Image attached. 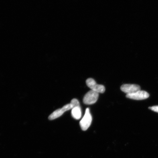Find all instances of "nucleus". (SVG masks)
Wrapping results in <instances>:
<instances>
[{"instance_id":"9","label":"nucleus","mask_w":158,"mask_h":158,"mask_svg":"<svg viewBox=\"0 0 158 158\" xmlns=\"http://www.w3.org/2000/svg\"><path fill=\"white\" fill-rule=\"evenodd\" d=\"M149 109L154 112L158 113V106H151V107H149Z\"/></svg>"},{"instance_id":"1","label":"nucleus","mask_w":158,"mask_h":158,"mask_svg":"<svg viewBox=\"0 0 158 158\" xmlns=\"http://www.w3.org/2000/svg\"><path fill=\"white\" fill-rule=\"evenodd\" d=\"M92 118L90 112V110L87 108L85 113L80 123L81 128L83 131H86L88 129L91 124Z\"/></svg>"},{"instance_id":"5","label":"nucleus","mask_w":158,"mask_h":158,"mask_svg":"<svg viewBox=\"0 0 158 158\" xmlns=\"http://www.w3.org/2000/svg\"><path fill=\"white\" fill-rule=\"evenodd\" d=\"M126 98L135 100H143L148 98L149 94L145 91L139 90L133 93L126 94Z\"/></svg>"},{"instance_id":"4","label":"nucleus","mask_w":158,"mask_h":158,"mask_svg":"<svg viewBox=\"0 0 158 158\" xmlns=\"http://www.w3.org/2000/svg\"><path fill=\"white\" fill-rule=\"evenodd\" d=\"M73 108L72 104L71 103L67 104L63 106L62 108L58 109L55 110L49 116L48 119L50 120L56 119L62 116L64 113V112L72 109Z\"/></svg>"},{"instance_id":"6","label":"nucleus","mask_w":158,"mask_h":158,"mask_svg":"<svg viewBox=\"0 0 158 158\" xmlns=\"http://www.w3.org/2000/svg\"><path fill=\"white\" fill-rule=\"evenodd\" d=\"M120 89L122 92L128 94L133 93L140 90L141 87L138 85L125 84L122 85Z\"/></svg>"},{"instance_id":"3","label":"nucleus","mask_w":158,"mask_h":158,"mask_svg":"<svg viewBox=\"0 0 158 158\" xmlns=\"http://www.w3.org/2000/svg\"><path fill=\"white\" fill-rule=\"evenodd\" d=\"M98 96V93L91 90L85 95L83 98L84 103L86 105L94 104L97 101Z\"/></svg>"},{"instance_id":"7","label":"nucleus","mask_w":158,"mask_h":158,"mask_svg":"<svg viewBox=\"0 0 158 158\" xmlns=\"http://www.w3.org/2000/svg\"><path fill=\"white\" fill-rule=\"evenodd\" d=\"M72 114L73 117L77 120L80 119L81 117L82 112L80 106H77L72 109Z\"/></svg>"},{"instance_id":"8","label":"nucleus","mask_w":158,"mask_h":158,"mask_svg":"<svg viewBox=\"0 0 158 158\" xmlns=\"http://www.w3.org/2000/svg\"><path fill=\"white\" fill-rule=\"evenodd\" d=\"M70 103L72 104L73 108L77 107V106H80V102H79L78 100L76 98L73 99L71 101Z\"/></svg>"},{"instance_id":"2","label":"nucleus","mask_w":158,"mask_h":158,"mask_svg":"<svg viewBox=\"0 0 158 158\" xmlns=\"http://www.w3.org/2000/svg\"><path fill=\"white\" fill-rule=\"evenodd\" d=\"M87 85L91 89L98 93L103 94L105 91V86L102 85H99L96 83L94 79L89 78L86 81Z\"/></svg>"}]
</instances>
